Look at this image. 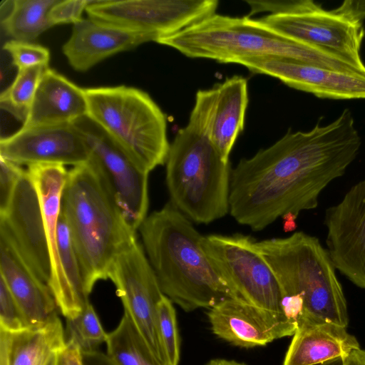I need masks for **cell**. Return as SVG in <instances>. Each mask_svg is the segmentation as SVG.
Returning <instances> with one entry per match:
<instances>
[{
	"label": "cell",
	"instance_id": "cell-22",
	"mask_svg": "<svg viewBox=\"0 0 365 365\" xmlns=\"http://www.w3.org/2000/svg\"><path fill=\"white\" fill-rule=\"evenodd\" d=\"M87 113L83 88L47 67L23 127L72 123Z\"/></svg>",
	"mask_w": 365,
	"mask_h": 365
},
{
	"label": "cell",
	"instance_id": "cell-14",
	"mask_svg": "<svg viewBox=\"0 0 365 365\" xmlns=\"http://www.w3.org/2000/svg\"><path fill=\"white\" fill-rule=\"evenodd\" d=\"M324 214L327 250L336 269L365 289V178Z\"/></svg>",
	"mask_w": 365,
	"mask_h": 365
},
{
	"label": "cell",
	"instance_id": "cell-29",
	"mask_svg": "<svg viewBox=\"0 0 365 365\" xmlns=\"http://www.w3.org/2000/svg\"><path fill=\"white\" fill-rule=\"evenodd\" d=\"M158 334L167 365H178L180 342L175 309L165 295L158 305Z\"/></svg>",
	"mask_w": 365,
	"mask_h": 365
},
{
	"label": "cell",
	"instance_id": "cell-30",
	"mask_svg": "<svg viewBox=\"0 0 365 365\" xmlns=\"http://www.w3.org/2000/svg\"><path fill=\"white\" fill-rule=\"evenodd\" d=\"M3 48L10 54L18 70L38 65L48 66L49 50L41 45L12 39L6 42Z\"/></svg>",
	"mask_w": 365,
	"mask_h": 365
},
{
	"label": "cell",
	"instance_id": "cell-13",
	"mask_svg": "<svg viewBox=\"0 0 365 365\" xmlns=\"http://www.w3.org/2000/svg\"><path fill=\"white\" fill-rule=\"evenodd\" d=\"M0 241L8 245L39 280L50 284L52 269L41 203L25 170L6 210L0 213Z\"/></svg>",
	"mask_w": 365,
	"mask_h": 365
},
{
	"label": "cell",
	"instance_id": "cell-39",
	"mask_svg": "<svg viewBox=\"0 0 365 365\" xmlns=\"http://www.w3.org/2000/svg\"><path fill=\"white\" fill-rule=\"evenodd\" d=\"M317 365H344V363L342 358H338Z\"/></svg>",
	"mask_w": 365,
	"mask_h": 365
},
{
	"label": "cell",
	"instance_id": "cell-12",
	"mask_svg": "<svg viewBox=\"0 0 365 365\" xmlns=\"http://www.w3.org/2000/svg\"><path fill=\"white\" fill-rule=\"evenodd\" d=\"M217 0L88 1L89 19L151 36L154 41L215 14Z\"/></svg>",
	"mask_w": 365,
	"mask_h": 365
},
{
	"label": "cell",
	"instance_id": "cell-6",
	"mask_svg": "<svg viewBox=\"0 0 365 365\" xmlns=\"http://www.w3.org/2000/svg\"><path fill=\"white\" fill-rule=\"evenodd\" d=\"M275 274L285 315L296 324L321 319L347 327L346 298L336 267L319 240L304 232L285 238L255 241Z\"/></svg>",
	"mask_w": 365,
	"mask_h": 365
},
{
	"label": "cell",
	"instance_id": "cell-27",
	"mask_svg": "<svg viewBox=\"0 0 365 365\" xmlns=\"http://www.w3.org/2000/svg\"><path fill=\"white\" fill-rule=\"evenodd\" d=\"M47 67L38 65L18 70L13 83L1 93V108L24 123Z\"/></svg>",
	"mask_w": 365,
	"mask_h": 365
},
{
	"label": "cell",
	"instance_id": "cell-31",
	"mask_svg": "<svg viewBox=\"0 0 365 365\" xmlns=\"http://www.w3.org/2000/svg\"><path fill=\"white\" fill-rule=\"evenodd\" d=\"M29 327L19 306L0 277V329L19 331Z\"/></svg>",
	"mask_w": 365,
	"mask_h": 365
},
{
	"label": "cell",
	"instance_id": "cell-24",
	"mask_svg": "<svg viewBox=\"0 0 365 365\" xmlns=\"http://www.w3.org/2000/svg\"><path fill=\"white\" fill-rule=\"evenodd\" d=\"M217 89L210 138L225 161L240 132L244 129L248 106V85L245 78L233 76L216 85Z\"/></svg>",
	"mask_w": 365,
	"mask_h": 365
},
{
	"label": "cell",
	"instance_id": "cell-21",
	"mask_svg": "<svg viewBox=\"0 0 365 365\" xmlns=\"http://www.w3.org/2000/svg\"><path fill=\"white\" fill-rule=\"evenodd\" d=\"M0 275L29 327L41 326L58 317V309L49 287L32 274L18 255L1 241Z\"/></svg>",
	"mask_w": 365,
	"mask_h": 365
},
{
	"label": "cell",
	"instance_id": "cell-10",
	"mask_svg": "<svg viewBox=\"0 0 365 365\" xmlns=\"http://www.w3.org/2000/svg\"><path fill=\"white\" fill-rule=\"evenodd\" d=\"M116 287L124 313L144 340L155 360L167 365L158 329V305L164 296L138 240L121 250L108 274Z\"/></svg>",
	"mask_w": 365,
	"mask_h": 365
},
{
	"label": "cell",
	"instance_id": "cell-34",
	"mask_svg": "<svg viewBox=\"0 0 365 365\" xmlns=\"http://www.w3.org/2000/svg\"><path fill=\"white\" fill-rule=\"evenodd\" d=\"M334 10L352 22L363 24L365 21V0H346Z\"/></svg>",
	"mask_w": 365,
	"mask_h": 365
},
{
	"label": "cell",
	"instance_id": "cell-8",
	"mask_svg": "<svg viewBox=\"0 0 365 365\" xmlns=\"http://www.w3.org/2000/svg\"><path fill=\"white\" fill-rule=\"evenodd\" d=\"M250 16L271 14L258 20L278 34L315 48L327 51L365 67L361 50L363 24L352 22L312 0L247 1Z\"/></svg>",
	"mask_w": 365,
	"mask_h": 365
},
{
	"label": "cell",
	"instance_id": "cell-26",
	"mask_svg": "<svg viewBox=\"0 0 365 365\" xmlns=\"http://www.w3.org/2000/svg\"><path fill=\"white\" fill-rule=\"evenodd\" d=\"M106 355L113 365H160L129 317L124 313L108 334Z\"/></svg>",
	"mask_w": 365,
	"mask_h": 365
},
{
	"label": "cell",
	"instance_id": "cell-16",
	"mask_svg": "<svg viewBox=\"0 0 365 365\" xmlns=\"http://www.w3.org/2000/svg\"><path fill=\"white\" fill-rule=\"evenodd\" d=\"M212 332L218 338L242 348L265 346L274 340L293 336L297 324L241 300L227 298L207 309Z\"/></svg>",
	"mask_w": 365,
	"mask_h": 365
},
{
	"label": "cell",
	"instance_id": "cell-25",
	"mask_svg": "<svg viewBox=\"0 0 365 365\" xmlns=\"http://www.w3.org/2000/svg\"><path fill=\"white\" fill-rule=\"evenodd\" d=\"M58 0H13L1 4V25L14 40L31 41L51 26L48 13Z\"/></svg>",
	"mask_w": 365,
	"mask_h": 365
},
{
	"label": "cell",
	"instance_id": "cell-7",
	"mask_svg": "<svg viewBox=\"0 0 365 365\" xmlns=\"http://www.w3.org/2000/svg\"><path fill=\"white\" fill-rule=\"evenodd\" d=\"M87 115L143 171L164 165L170 145L165 113L145 91L125 86L83 88Z\"/></svg>",
	"mask_w": 365,
	"mask_h": 365
},
{
	"label": "cell",
	"instance_id": "cell-35",
	"mask_svg": "<svg viewBox=\"0 0 365 365\" xmlns=\"http://www.w3.org/2000/svg\"><path fill=\"white\" fill-rule=\"evenodd\" d=\"M57 365H85L83 354L76 344L66 341L57 354Z\"/></svg>",
	"mask_w": 365,
	"mask_h": 365
},
{
	"label": "cell",
	"instance_id": "cell-1",
	"mask_svg": "<svg viewBox=\"0 0 365 365\" xmlns=\"http://www.w3.org/2000/svg\"><path fill=\"white\" fill-rule=\"evenodd\" d=\"M361 145L349 108L327 125L319 123L307 132L289 130L231 170L230 215L254 231L279 217L294 220L318 206L321 192L344 175Z\"/></svg>",
	"mask_w": 365,
	"mask_h": 365
},
{
	"label": "cell",
	"instance_id": "cell-4",
	"mask_svg": "<svg viewBox=\"0 0 365 365\" xmlns=\"http://www.w3.org/2000/svg\"><path fill=\"white\" fill-rule=\"evenodd\" d=\"M61 212L68 225L90 295L98 281L108 279L117 255L137 240L136 232L90 161L68 170Z\"/></svg>",
	"mask_w": 365,
	"mask_h": 365
},
{
	"label": "cell",
	"instance_id": "cell-11",
	"mask_svg": "<svg viewBox=\"0 0 365 365\" xmlns=\"http://www.w3.org/2000/svg\"><path fill=\"white\" fill-rule=\"evenodd\" d=\"M72 124L88 148L89 161L98 170L125 220L136 232L147 217L148 173L140 170L87 115Z\"/></svg>",
	"mask_w": 365,
	"mask_h": 365
},
{
	"label": "cell",
	"instance_id": "cell-17",
	"mask_svg": "<svg viewBox=\"0 0 365 365\" xmlns=\"http://www.w3.org/2000/svg\"><path fill=\"white\" fill-rule=\"evenodd\" d=\"M250 71L278 78L288 86L318 98L365 99V76L321 68L284 58L258 57L240 61Z\"/></svg>",
	"mask_w": 365,
	"mask_h": 365
},
{
	"label": "cell",
	"instance_id": "cell-5",
	"mask_svg": "<svg viewBox=\"0 0 365 365\" xmlns=\"http://www.w3.org/2000/svg\"><path fill=\"white\" fill-rule=\"evenodd\" d=\"M156 42L190 58L223 63L276 57L352 74L365 73L364 68L349 60L287 38L248 16L233 17L215 13Z\"/></svg>",
	"mask_w": 365,
	"mask_h": 365
},
{
	"label": "cell",
	"instance_id": "cell-37",
	"mask_svg": "<svg viewBox=\"0 0 365 365\" xmlns=\"http://www.w3.org/2000/svg\"><path fill=\"white\" fill-rule=\"evenodd\" d=\"M344 365H365V351L359 349L354 350L343 359Z\"/></svg>",
	"mask_w": 365,
	"mask_h": 365
},
{
	"label": "cell",
	"instance_id": "cell-33",
	"mask_svg": "<svg viewBox=\"0 0 365 365\" xmlns=\"http://www.w3.org/2000/svg\"><path fill=\"white\" fill-rule=\"evenodd\" d=\"M88 0H58L48 13V21L53 26L61 24H76L81 20Z\"/></svg>",
	"mask_w": 365,
	"mask_h": 365
},
{
	"label": "cell",
	"instance_id": "cell-32",
	"mask_svg": "<svg viewBox=\"0 0 365 365\" xmlns=\"http://www.w3.org/2000/svg\"><path fill=\"white\" fill-rule=\"evenodd\" d=\"M24 172L21 165L0 157V213L7 208Z\"/></svg>",
	"mask_w": 365,
	"mask_h": 365
},
{
	"label": "cell",
	"instance_id": "cell-15",
	"mask_svg": "<svg viewBox=\"0 0 365 365\" xmlns=\"http://www.w3.org/2000/svg\"><path fill=\"white\" fill-rule=\"evenodd\" d=\"M0 157L19 165L60 164L77 166L90 160L88 148L72 123L23 127L1 138Z\"/></svg>",
	"mask_w": 365,
	"mask_h": 365
},
{
	"label": "cell",
	"instance_id": "cell-20",
	"mask_svg": "<svg viewBox=\"0 0 365 365\" xmlns=\"http://www.w3.org/2000/svg\"><path fill=\"white\" fill-rule=\"evenodd\" d=\"M359 348L357 339L346 327L321 319H304L297 323L282 365H317L344 359Z\"/></svg>",
	"mask_w": 365,
	"mask_h": 365
},
{
	"label": "cell",
	"instance_id": "cell-19",
	"mask_svg": "<svg viewBox=\"0 0 365 365\" xmlns=\"http://www.w3.org/2000/svg\"><path fill=\"white\" fill-rule=\"evenodd\" d=\"M26 170L38 195L48 242L52 269L48 287L58 310L66 319L70 315V297L58 256L57 227L68 171L60 164H35Z\"/></svg>",
	"mask_w": 365,
	"mask_h": 365
},
{
	"label": "cell",
	"instance_id": "cell-23",
	"mask_svg": "<svg viewBox=\"0 0 365 365\" xmlns=\"http://www.w3.org/2000/svg\"><path fill=\"white\" fill-rule=\"evenodd\" d=\"M66 343L58 317L19 331L0 329V365H46Z\"/></svg>",
	"mask_w": 365,
	"mask_h": 365
},
{
	"label": "cell",
	"instance_id": "cell-36",
	"mask_svg": "<svg viewBox=\"0 0 365 365\" xmlns=\"http://www.w3.org/2000/svg\"><path fill=\"white\" fill-rule=\"evenodd\" d=\"M83 356L85 365H113L106 354L99 351L84 354Z\"/></svg>",
	"mask_w": 365,
	"mask_h": 365
},
{
	"label": "cell",
	"instance_id": "cell-9",
	"mask_svg": "<svg viewBox=\"0 0 365 365\" xmlns=\"http://www.w3.org/2000/svg\"><path fill=\"white\" fill-rule=\"evenodd\" d=\"M202 247L233 292L235 299L287 317L277 278L250 236H203Z\"/></svg>",
	"mask_w": 365,
	"mask_h": 365
},
{
	"label": "cell",
	"instance_id": "cell-2",
	"mask_svg": "<svg viewBox=\"0 0 365 365\" xmlns=\"http://www.w3.org/2000/svg\"><path fill=\"white\" fill-rule=\"evenodd\" d=\"M160 287L185 312L209 309L235 294L202 247V237L170 202L138 228Z\"/></svg>",
	"mask_w": 365,
	"mask_h": 365
},
{
	"label": "cell",
	"instance_id": "cell-28",
	"mask_svg": "<svg viewBox=\"0 0 365 365\" xmlns=\"http://www.w3.org/2000/svg\"><path fill=\"white\" fill-rule=\"evenodd\" d=\"M66 331L68 336L66 341L76 344L83 354L98 351L108 334L91 303L76 317L66 319Z\"/></svg>",
	"mask_w": 365,
	"mask_h": 365
},
{
	"label": "cell",
	"instance_id": "cell-3",
	"mask_svg": "<svg viewBox=\"0 0 365 365\" xmlns=\"http://www.w3.org/2000/svg\"><path fill=\"white\" fill-rule=\"evenodd\" d=\"M217 94L215 86L196 93L188 123L175 135L166 161L170 202L204 224L224 217L230 208L231 170L210 138Z\"/></svg>",
	"mask_w": 365,
	"mask_h": 365
},
{
	"label": "cell",
	"instance_id": "cell-38",
	"mask_svg": "<svg viewBox=\"0 0 365 365\" xmlns=\"http://www.w3.org/2000/svg\"><path fill=\"white\" fill-rule=\"evenodd\" d=\"M206 365H247L244 362L237 361L232 359H214L208 361Z\"/></svg>",
	"mask_w": 365,
	"mask_h": 365
},
{
	"label": "cell",
	"instance_id": "cell-18",
	"mask_svg": "<svg viewBox=\"0 0 365 365\" xmlns=\"http://www.w3.org/2000/svg\"><path fill=\"white\" fill-rule=\"evenodd\" d=\"M151 41L154 38L146 34L82 19L73 24L62 51L74 70L84 72L112 55Z\"/></svg>",
	"mask_w": 365,
	"mask_h": 365
}]
</instances>
